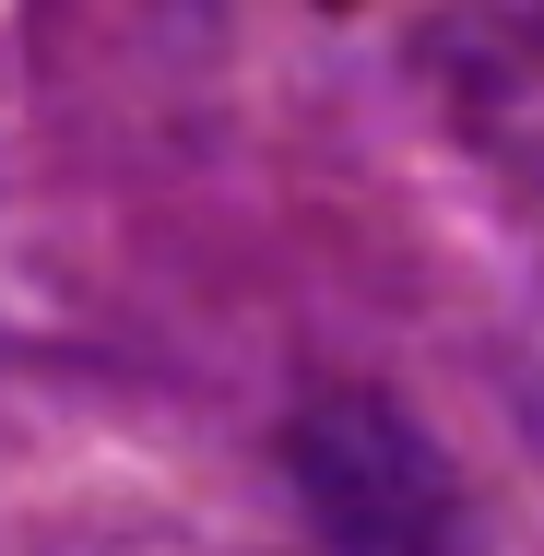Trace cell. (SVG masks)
<instances>
[{"instance_id": "6da1fadb", "label": "cell", "mask_w": 544, "mask_h": 556, "mask_svg": "<svg viewBox=\"0 0 544 556\" xmlns=\"http://www.w3.org/2000/svg\"><path fill=\"white\" fill-rule=\"evenodd\" d=\"M284 462H296V497H308V521L331 533V556H450L461 545L450 462L379 391H320L296 415Z\"/></svg>"}]
</instances>
